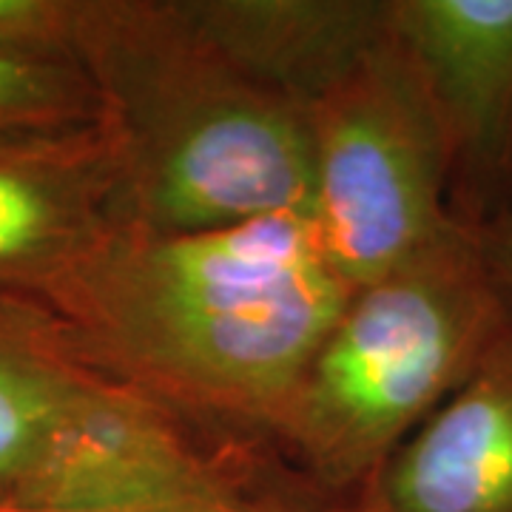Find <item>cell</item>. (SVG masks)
Masks as SVG:
<instances>
[{
	"label": "cell",
	"instance_id": "5b68a950",
	"mask_svg": "<svg viewBox=\"0 0 512 512\" xmlns=\"http://www.w3.org/2000/svg\"><path fill=\"white\" fill-rule=\"evenodd\" d=\"M305 114L311 220L350 291L390 274L456 222L444 134L390 32Z\"/></svg>",
	"mask_w": 512,
	"mask_h": 512
},
{
	"label": "cell",
	"instance_id": "7c38bea8",
	"mask_svg": "<svg viewBox=\"0 0 512 512\" xmlns=\"http://www.w3.org/2000/svg\"><path fill=\"white\" fill-rule=\"evenodd\" d=\"M0 512H305L288 510V507H271L254 498H245L237 493L234 484L200 490V493L163 495V498H146V501H128V504H111V507H83V510H32V507H3ZM339 512V510H330ZM345 512H367V501L359 504V510Z\"/></svg>",
	"mask_w": 512,
	"mask_h": 512
},
{
	"label": "cell",
	"instance_id": "5bb4252c",
	"mask_svg": "<svg viewBox=\"0 0 512 512\" xmlns=\"http://www.w3.org/2000/svg\"><path fill=\"white\" fill-rule=\"evenodd\" d=\"M365 501H367V498H365ZM367 512H379V510H376V507H373V504L367 501Z\"/></svg>",
	"mask_w": 512,
	"mask_h": 512
},
{
	"label": "cell",
	"instance_id": "9a60e30c",
	"mask_svg": "<svg viewBox=\"0 0 512 512\" xmlns=\"http://www.w3.org/2000/svg\"><path fill=\"white\" fill-rule=\"evenodd\" d=\"M510 208H512V202H510Z\"/></svg>",
	"mask_w": 512,
	"mask_h": 512
},
{
	"label": "cell",
	"instance_id": "7a4b0ae2",
	"mask_svg": "<svg viewBox=\"0 0 512 512\" xmlns=\"http://www.w3.org/2000/svg\"><path fill=\"white\" fill-rule=\"evenodd\" d=\"M74 66L117 154L126 228L171 237L311 217L308 114L242 72L183 0H80Z\"/></svg>",
	"mask_w": 512,
	"mask_h": 512
},
{
	"label": "cell",
	"instance_id": "4fadbf2b",
	"mask_svg": "<svg viewBox=\"0 0 512 512\" xmlns=\"http://www.w3.org/2000/svg\"><path fill=\"white\" fill-rule=\"evenodd\" d=\"M478 237H481L493 274L498 276L501 288L512 299V208L495 214L490 222L478 225Z\"/></svg>",
	"mask_w": 512,
	"mask_h": 512
},
{
	"label": "cell",
	"instance_id": "277c9868",
	"mask_svg": "<svg viewBox=\"0 0 512 512\" xmlns=\"http://www.w3.org/2000/svg\"><path fill=\"white\" fill-rule=\"evenodd\" d=\"M231 484L171 413L83 356L46 302L0 288V504L83 510Z\"/></svg>",
	"mask_w": 512,
	"mask_h": 512
},
{
	"label": "cell",
	"instance_id": "30bf717a",
	"mask_svg": "<svg viewBox=\"0 0 512 512\" xmlns=\"http://www.w3.org/2000/svg\"><path fill=\"white\" fill-rule=\"evenodd\" d=\"M100 120L97 94L77 66L0 57V143L77 131Z\"/></svg>",
	"mask_w": 512,
	"mask_h": 512
},
{
	"label": "cell",
	"instance_id": "8fae6325",
	"mask_svg": "<svg viewBox=\"0 0 512 512\" xmlns=\"http://www.w3.org/2000/svg\"><path fill=\"white\" fill-rule=\"evenodd\" d=\"M80 0H0V57L74 66Z\"/></svg>",
	"mask_w": 512,
	"mask_h": 512
},
{
	"label": "cell",
	"instance_id": "6da1fadb",
	"mask_svg": "<svg viewBox=\"0 0 512 512\" xmlns=\"http://www.w3.org/2000/svg\"><path fill=\"white\" fill-rule=\"evenodd\" d=\"M308 214L197 231L114 228L40 302L100 373L163 407L274 433L348 305Z\"/></svg>",
	"mask_w": 512,
	"mask_h": 512
},
{
	"label": "cell",
	"instance_id": "8992f818",
	"mask_svg": "<svg viewBox=\"0 0 512 512\" xmlns=\"http://www.w3.org/2000/svg\"><path fill=\"white\" fill-rule=\"evenodd\" d=\"M387 20L444 134L453 214L478 228L512 202V0H387Z\"/></svg>",
	"mask_w": 512,
	"mask_h": 512
},
{
	"label": "cell",
	"instance_id": "ba28073f",
	"mask_svg": "<svg viewBox=\"0 0 512 512\" xmlns=\"http://www.w3.org/2000/svg\"><path fill=\"white\" fill-rule=\"evenodd\" d=\"M379 512H512V322L367 490Z\"/></svg>",
	"mask_w": 512,
	"mask_h": 512
},
{
	"label": "cell",
	"instance_id": "9c48e42d",
	"mask_svg": "<svg viewBox=\"0 0 512 512\" xmlns=\"http://www.w3.org/2000/svg\"><path fill=\"white\" fill-rule=\"evenodd\" d=\"M183 9L242 72L302 111L390 32L387 0H183Z\"/></svg>",
	"mask_w": 512,
	"mask_h": 512
},
{
	"label": "cell",
	"instance_id": "52a82bcc",
	"mask_svg": "<svg viewBox=\"0 0 512 512\" xmlns=\"http://www.w3.org/2000/svg\"><path fill=\"white\" fill-rule=\"evenodd\" d=\"M120 225V168L103 120L0 143V288L40 299Z\"/></svg>",
	"mask_w": 512,
	"mask_h": 512
},
{
	"label": "cell",
	"instance_id": "3957f363",
	"mask_svg": "<svg viewBox=\"0 0 512 512\" xmlns=\"http://www.w3.org/2000/svg\"><path fill=\"white\" fill-rule=\"evenodd\" d=\"M512 322L476 225L456 220L390 274L350 293L274 433L328 487L370 490Z\"/></svg>",
	"mask_w": 512,
	"mask_h": 512
}]
</instances>
